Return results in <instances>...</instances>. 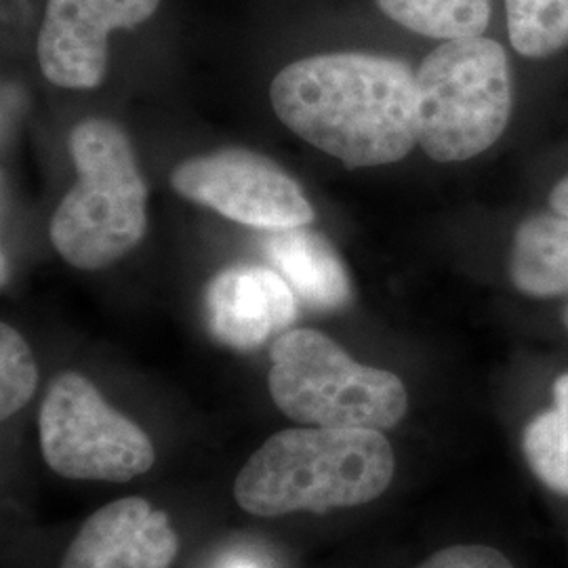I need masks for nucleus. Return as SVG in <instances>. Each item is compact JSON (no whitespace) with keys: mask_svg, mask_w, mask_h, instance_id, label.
Returning a JSON list of instances; mask_svg holds the SVG:
<instances>
[{"mask_svg":"<svg viewBox=\"0 0 568 568\" xmlns=\"http://www.w3.org/2000/svg\"><path fill=\"white\" fill-rule=\"evenodd\" d=\"M161 0H47L37 53L42 77L61 89H95L108 72L110 34L135 30Z\"/></svg>","mask_w":568,"mask_h":568,"instance_id":"obj_8","label":"nucleus"},{"mask_svg":"<svg viewBox=\"0 0 568 568\" xmlns=\"http://www.w3.org/2000/svg\"><path fill=\"white\" fill-rule=\"evenodd\" d=\"M204 310L220 344L253 352L295 323L297 295L272 265L234 264L206 286Z\"/></svg>","mask_w":568,"mask_h":568,"instance_id":"obj_9","label":"nucleus"},{"mask_svg":"<svg viewBox=\"0 0 568 568\" xmlns=\"http://www.w3.org/2000/svg\"><path fill=\"white\" fill-rule=\"evenodd\" d=\"M387 20L434 41L485 37L493 0H375Z\"/></svg>","mask_w":568,"mask_h":568,"instance_id":"obj_13","label":"nucleus"},{"mask_svg":"<svg viewBox=\"0 0 568 568\" xmlns=\"http://www.w3.org/2000/svg\"><path fill=\"white\" fill-rule=\"evenodd\" d=\"M394 471V448L379 429H284L248 457L236 476L234 499L262 518L328 514L375 501L392 485Z\"/></svg>","mask_w":568,"mask_h":568,"instance_id":"obj_2","label":"nucleus"},{"mask_svg":"<svg viewBox=\"0 0 568 568\" xmlns=\"http://www.w3.org/2000/svg\"><path fill=\"white\" fill-rule=\"evenodd\" d=\"M270 356L272 400L297 424L384 432L406 415L408 394L398 375L356 363L321 331H284Z\"/></svg>","mask_w":568,"mask_h":568,"instance_id":"obj_5","label":"nucleus"},{"mask_svg":"<svg viewBox=\"0 0 568 568\" xmlns=\"http://www.w3.org/2000/svg\"><path fill=\"white\" fill-rule=\"evenodd\" d=\"M549 204L556 213L568 215V178L554 185V190L549 194Z\"/></svg>","mask_w":568,"mask_h":568,"instance_id":"obj_18","label":"nucleus"},{"mask_svg":"<svg viewBox=\"0 0 568 568\" xmlns=\"http://www.w3.org/2000/svg\"><path fill=\"white\" fill-rule=\"evenodd\" d=\"M511 47L544 60L568 47V0H504Z\"/></svg>","mask_w":568,"mask_h":568,"instance_id":"obj_15","label":"nucleus"},{"mask_svg":"<svg viewBox=\"0 0 568 568\" xmlns=\"http://www.w3.org/2000/svg\"><path fill=\"white\" fill-rule=\"evenodd\" d=\"M79 180L51 220V243L81 270H102L133 251L148 227V187L116 122L84 119L70 131Z\"/></svg>","mask_w":568,"mask_h":568,"instance_id":"obj_3","label":"nucleus"},{"mask_svg":"<svg viewBox=\"0 0 568 568\" xmlns=\"http://www.w3.org/2000/svg\"><path fill=\"white\" fill-rule=\"evenodd\" d=\"M506 49L488 37L440 42L415 72L417 145L438 163H462L497 142L511 116Z\"/></svg>","mask_w":568,"mask_h":568,"instance_id":"obj_4","label":"nucleus"},{"mask_svg":"<svg viewBox=\"0 0 568 568\" xmlns=\"http://www.w3.org/2000/svg\"><path fill=\"white\" fill-rule=\"evenodd\" d=\"M264 255L297 300L318 312H333L349 302V278L342 257L323 234L307 227L270 232Z\"/></svg>","mask_w":568,"mask_h":568,"instance_id":"obj_11","label":"nucleus"},{"mask_svg":"<svg viewBox=\"0 0 568 568\" xmlns=\"http://www.w3.org/2000/svg\"><path fill=\"white\" fill-rule=\"evenodd\" d=\"M523 450L546 487L568 495V373L554 384V406L528 422Z\"/></svg>","mask_w":568,"mask_h":568,"instance_id":"obj_14","label":"nucleus"},{"mask_svg":"<svg viewBox=\"0 0 568 568\" xmlns=\"http://www.w3.org/2000/svg\"><path fill=\"white\" fill-rule=\"evenodd\" d=\"M180 537L169 516L142 497L98 509L82 525L60 568H171Z\"/></svg>","mask_w":568,"mask_h":568,"instance_id":"obj_10","label":"nucleus"},{"mask_svg":"<svg viewBox=\"0 0 568 568\" xmlns=\"http://www.w3.org/2000/svg\"><path fill=\"white\" fill-rule=\"evenodd\" d=\"M565 325H567V328H568V305H567V310H565Z\"/></svg>","mask_w":568,"mask_h":568,"instance_id":"obj_21","label":"nucleus"},{"mask_svg":"<svg viewBox=\"0 0 568 568\" xmlns=\"http://www.w3.org/2000/svg\"><path fill=\"white\" fill-rule=\"evenodd\" d=\"M39 386V366L30 345L7 323L0 325V417L9 419L30 403Z\"/></svg>","mask_w":568,"mask_h":568,"instance_id":"obj_16","label":"nucleus"},{"mask_svg":"<svg viewBox=\"0 0 568 568\" xmlns=\"http://www.w3.org/2000/svg\"><path fill=\"white\" fill-rule=\"evenodd\" d=\"M2 284H7V255L2 253Z\"/></svg>","mask_w":568,"mask_h":568,"instance_id":"obj_20","label":"nucleus"},{"mask_svg":"<svg viewBox=\"0 0 568 568\" xmlns=\"http://www.w3.org/2000/svg\"><path fill=\"white\" fill-rule=\"evenodd\" d=\"M270 100L284 126L347 169L398 163L417 145L405 61L361 51L304 58L274 77Z\"/></svg>","mask_w":568,"mask_h":568,"instance_id":"obj_1","label":"nucleus"},{"mask_svg":"<svg viewBox=\"0 0 568 568\" xmlns=\"http://www.w3.org/2000/svg\"><path fill=\"white\" fill-rule=\"evenodd\" d=\"M511 283L530 297L568 293V215H532L516 230L509 255Z\"/></svg>","mask_w":568,"mask_h":568,"instance_id":"obj_12","label":"nucleus"},{"mask_svg":"<svg viewBox=\"0 0 568 568\" xmlns=\"http://www.w3.org/2000/svg\"><path fill=\"white\" fill-rule=\"evenodd\" d=\"M217 568H265L264 565H260L255 558H248V556H230L225 558L224 562Z\"/></svg>","mask_w":568,"mask_h":568,"instance_id":"obj_19","label":"nucleus"},{"mask_svg":"<svg viewBox=\"0 0 568 568\" xmlns=\"http://www.w3.org/2000/svg\"><path fill=\"white\" fill-rule=\"evenodd\" d=\"M173 190L236 224L278 232L312 224L316 213L283 166L246 148L192 156L171 173Z\"/></svg>","mask_w":568,"mask_h":568,"instance_id":"obj_7","label":"nucleus"},{"mask_svg":"<svg viewBox=\"0 0 568 568\" xmlns=\"http://www.w3.org/2000/svg\"><path fill=\"white\" fill-rule=\"evenodd\" d=\"M42 459L70 480L129 483L156 462L150 436L81 373L58 375L39 413Z\"/></svg>","mask_w":568,"mask_h":568,"instance_id":"obj_6","label":"nucleus"},{"mask_svg":"<svg viewBox=\"0 0 568 568\" xmlns=\"http://www.w3.org/2000/svg\"><path fill=\"white\" fill-rule=\"evenodd\" d=\"M417 568H514L499 549L488 546H453L429 556Z\"/></svg>","mask_w":568,"mask_h":568,"instance_id":"obj_17","label":"nucleus"}]
</instances>
